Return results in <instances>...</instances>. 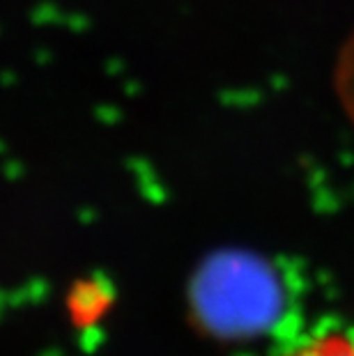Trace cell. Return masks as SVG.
I'll return each mask as SVG.
<instances>
[{"label": "cell", "mask_w": 354, "mask_h": 356, "mask_svg": "<svg viewBox=\"0 0 354 356\" xmlns=\"http://www.w3.org/2000/svg\"><path fill=\"white\" fill-rule=\"evenodd\" d=\"M288 356H354V340L345 333H327L297 347Z\"/></svg>", "instance_id": "obj_1"}]
</instances>
